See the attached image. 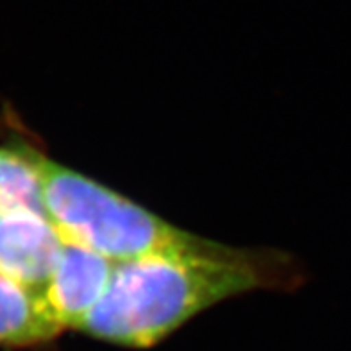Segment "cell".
<instances>
[{
  "label": "cell",
  "mask_w": 351,
  "mask_h": 351,
  "mask_svg": "<svg viewBox=\"0 0 351 351\" xmlns=\"http://www.w3.org/2000/svg\"><path fill=\"white\" fill-rule=\"evenodd\" d=\"M305 269L282 250L233 247L158 253L115 263L110 287L77 332L128 350H151L192 319L258 291L292 292Z\"/></svg>",
  "instance_id": "obj_1"
},
{
  "label": "cell",
  "mask_w": 351,
  "mask_h": 351,
  "mask_svg": "<svg viewBox=\"0 0 351 351\" xmlns=\"http://www.w3.org/2000/svg\"><path fill=\"white\" fill-rule=\"evenodd\" d=\"M4 122L5 130L19 140L36 169L43 208L63 241L97 251L113 262L158 253L208 250L217 244L181 230L83 172L61 165L19 121L5 117Z\"/></svg>",
  "instance_id": "obj_2"
},
{
  "label": "cell",
  "mask_w": 351,
  "mask_h": 351,
  "mask_svg": "<svg viewBox=\"0 0 351 351\" xmlns=\"http://www.w3.org/2000/svg\"><path fill=\"white\" fill-rule=\"evenodd\" d=\"M115 263L97 251L65 241L54 273L43 289V300L63 332H77L102 300Z\"/></svg>",
  "instance_id": "obj_3"
},
{
  "label": "cell",
  "mask_w": 351,
  "mask_h": 351,
  "mask_svg": "<svg viewBox=\"0 0 351 351\" xmlns=\"http://www.w3.org/2000/svg\"><path fill=\"white\" fill-rule=\"evenodd\" d=\"M63 244L45 210L11 213L0 219V271L43 294Z\"/></svg>",
  "instance_id": "obj_4"
},
{
  "label": "cell",
  "mask_w": 351,
  "mask_h": 351,
  "mask_svg": "<svg viewBox=\"0 0 351 351\" xmlns=\"http://www.w3.org/2000/svg\"><path fill=\"white\" fill-rule=\"evenodd\" d=\"M63 332L43 294L0 271V350L34 351L51 346Z\"/></svg>",
  "instance_id": "obj_5"
},
{
  "label": "cell",
  "mask_w": 351,
  "mask_h": 351,
  "mask_svg": "<svg viewBox=\"0 0 351 351\" xmlns=\"http://www.w3.org/2000/svg\"><path fill=\"white\" fill-rule=\"evenodd\" d=\"M0 143V219L23 210H45L36 169L13 133Z\"/></svg>",
  "instance_id": "obj_6"
}]
</instances>
